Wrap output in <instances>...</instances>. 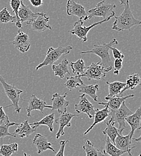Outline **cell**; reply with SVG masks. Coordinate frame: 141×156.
I'll return each instance as SVG.
<instances>
[{"label":"cell","instance_id":"obj_1","mask_svg":"<svg viewBox=\"0 0 141 156\" xmlns=\"http://www.w3.org/2000/svg\"><path fill=\"white\" fill-rule=\"evenodd\" d=\"M124 9L121 15L115 16V20L114 22L112 30L117 31L130 30L131 28L135 25H140L141 22L134 18L133 13L129 5V0H125Z\"/></svg>","mask_w":141,"mask_h":156},{"label":"cell","instance_id":"obj_2","mask_svg":"<svg viewBox=\"0 0 141 156\" xmlns=\"http://www.w3.org/2000/svg\"><path fill=\"white\" fill-rule=\"evenodd\" d=\"M118 44V41L113 39L108 43H103L101 45L95 44L91 51L81 52V54H93L100 57V64L109 72L112 69V62L109 54L111 46H114Z\"/></svg>","mask_w":141,"mask_h":156},{"label":"cell","instance_id":"obj_3","mask_svg":"<svg viewBox=\"0 0 141 156\" xmlns=\"http://www.w3.org/2000/svg\"><path fill=\"white\" fill-rule=\"evenodd\" d=\"M0 82L1 83L4 88L6 96L8 97L12 103L11 105L8 106L7 107H10L12 106L14 107L15 113H17V114L20 113L21 108L19 105V101L21 100L23 101H28V100H25L20 98V94L23 93V91L15 87L14 83L12 85L7 83L5 80L4 79V78H3L1 75H0Z\"/></svg>","mask_w":141,"mask_h":156},{"label":"cell","instance_id":"obj_4","mask_svg":"<svg viewBox=\"0 0 141 156\" xmlns=\"http://www.w3.org/2000/svg\"><path fill=\"white\" fill-rule=\"evenodd\" d=\"M116 8V5L114 4H109L104 0L98 2L96 7L88 10L89 15L83 19V21H87L93 17H102L103 20L106 19L111 15H115L114 9Z\"/></svg>","mask_w":141,"mask_h":156},{"label":"cell","instance_id":"obj_5","mask_svg":"<svg viewBox=\"0 0 141 156\" xmlns=\"http://www.w3.org/2000/svg\"><path fill=\"white\" fill-rule=\"evenodd\" d=\"M72 49L73 48L70 46H66L65 47L59 46L57 48H49L46 53L45 58L36 67V70H38L44 66L52 65L60 58L62 55L69 54Z\"/></svg>","mask_w":141,"mask_h":156},{"label":"cell","instance_id":"obj_6","mask_svg":"<svg viewBox=\"0 0 141 156\" xmlns=\"http://www.w3.org/2000/svg\"><path fill=\"white\" fill-rule=\"evenodd\" d=\"M132 114L133 112L126 106L125 101L122 102L121 106L117 110L110 111V119L112 122L118 124V133L120 135H122L123 130L127 127L125 119Z\"/></svg>","mask_w":141,"mask_h":156},{"label":"cell","instance_id":"obj_7","mask_svg":"<svg viewBox=\"0 0 141 156\" xmlns=\"http://www.w3.org/2000/svg\"><path fill=\"white\" fill-rule=\"evenodd\" d=\"M115 16V15H111L105 20H103L99 22L93 23L92 25L88 27H83V21L82 20H79L74 23L73 28L69 31V33L72 35L76 36L78 39L83 41V42H86L87 41V34L91 28L97 25H100L102 23L108 22L111 19V18Z\"/></svg>","mask_w":141,"mask_h":156},{"label":"cell","instance_id":"obj_8","mask_svg":"<svg viewBox=\"0 0 141 156\" xmlns=\"http://www.w3.org/2000/svg\"><path fill=\"white\" fill-rule=\"evenodd\" d=\"M109 71L100 64V61L93 62L87 68L81 77H85L88 80H104Z\"/></svg>","mask_w":141,"mask_h":156},{"label":"cell","instance_id":"obj_9","mask_svg":"<svg viewBox=\"0 0 141 156\" xmlns=\"http://www.w3.org/2000/svg\"><path fill=\"white\" fill-rule=\"evenodd\" d=\"M80 101L75 105V109L78 114H85L90 119L93 118L96 112L94 106L87 99L85 94L79 96Z\"/></svg>","mask_w":141,"mask_h":156},{"label":"cell","instance_id":"obj_10","mask_svg":"<svg viewBox=\"0 0 141 156\" xmlns=\"http://www.w3.org/2000/svg\"><path fill=\"white\" fill-rule=\"evenodd\" d=\"M67 94V93H65L64 95L61 96L59 93H56L52 95L51 98L52 101V111L56 110L60 114L67 112V108L70 105V101L65 100Z\"/></svg>","mask_w":141,"mask_h":156},{"label":"cell","instance_id":"obj_11","mask_svg":"<svg viewBox=\"0 0 141 156\" xmlns=\"http://www.w3.org/2000/svg\"><path fill=\"white\" fill-rule=\"evenodd\" d=\"M28 105L26 108L28 117H31V111L33 110L39 111L43 114H44V109L45 108H52V106L48 105L46 101L43 100H41L40 98H37L36 95L32 94L29 100H28Z\"/></svg>","mask_w":141,"mask_h":156},{"label":"cell","instance_id":"obj_12","mask_svg":"<svg viewBox=\"0 0 141 156\" xmlns=\"http://www.w3.org/2000/svg\"><path fill=\"white\" fill-rule=\"evenodd\" d=\"M49 19V17H48L44 12H39L37 18L28 25L31 26V28L33 31L37 32H43L47 29L51 30L52 27L48 23Z\"/></svg>","mask_w":141,"mask_h":156},{"label":"cell","instance_id":"obj_13","mask_svg":"<svg viewBox=\"0 0 141 156\" xmlns=\"http://www.w3.org/2000/svg\"><path fill=\"white\" fill-rule=\"evenodd\" d=\"M12 43L17 49L22 53L27 52L31 46L29 36L26 33H24L20 30L18 31V33Z\"/></svg>","mask_w":141,"mask_h":156},{"label":"cell","instance_id":"obj_14","mask_svg":"<svg viewBox=\"0 0 141 156\" xmlns=\"http://www.w3.org/2000/svg\"><path fill=\"white\" fill-rule=\"evenodd\" d=\"M78 117L79 115L67 112L61 114L58 118L55 120L56 123L59 125L58 130L56 134L57 139H58L61 136L64 135V128L65 127H71V120L73 117Z\"/></svg>","mask_w":141,"mask_h":156},{"label":"cell","instance_id":"obj_15","mask_svg":"<svg viewBox=\"0 0 141 156\" xmlns=\"http://www.w3.org/2000/svg\"><path fill=\"white\" fill-rule=\"evenodd\" d=\"M67 14L69 16H77L79 20H83L87 16L85 7L74 0H68L67 2Z\"/></svg>","mask_w":141,"mask_h":156},{"label":"cell","instance_id":"obj_16","mask_svg":"<svg viewBox=\"0 0 141 156\" xmlns=\"http://www.w3.org/2000/svg\"><path fill=\"white\" fill-rule=\"evenodd\" d=\"M141 108H139L135 113H133L125 119V122H127L131 128V131L130 132V140L131 142L135 132L137 130H141Z\"/></svg>","mask_w":141,"mask_h":156},{"label":"cell","instance_id":"obj_17","mask_svg":"<svg viewBox=\"0 0 141 156\" xmlns=\"http://www.w3.org/2000/svg\"><path fill=\"white\" fill-rule=\"evenodd\" d=\"M33 144L36 145L37 148V153L39 154H41L47 150H50L55 153V149L52 147V144L49 142L46 137L41 133L36 135L33 139Z\"/></svg>","mask_w":141,"mask_h":156},{"label":"cell","instance_id":"obj_18","mask_svg":"<svg viewBox=\"0 0 141 156\" xmlns=\"http://www.w3.org/2000/svg\"><path fill=\"white\" fill-rule=\"evenodd\" d=\"M39 15V12L34 13L28 5L23 4V1L21 2L20 7L18 10V17L20 22H26L27 25L36 20Z\"/></svg>","mask_w":141,"mask_h":156},{"label":"cell","instance_id":"obj_19","mask_svg":"<svg viewBox=\"0 0 141 156\" xmlns=\"http://www.w3.org/2000/svg\"><path fill=\"white\" fill-rule=\"evenodd\" d=\"M131 144L132 142L130 140V133L125 136L120 135L118 133L115 140V145L117 148L127 153L129 156H132L131 151L132 149L135 148V147L134 146L131 148Z\"/></svg>","mask_w":141,"mask_h":156},{"label":"cell","instance_id":"obj_20","mask_svg":"<svg viewBox=\"0 0 141 156\" xmlns=\"http://www.w3.org/2000/svg\"><path fill=\"white\" fill-rule=\"evenodd\" d=\"M135 96L133 94H130L125 96H121V97H105V99L108 100V102H99L98 103L99 105H104L109 108L110 111H116L120 108L123 101H124L126 99L129 98H133Z\"/></svg>","mask_w":141,"mask_h":156},{"label":"cell","instance_id":"obj_21","mask_svg":"<svg viewBox=\"0 0 141 156\" xmlns=\"http://www.w3.org/2000/svg\"><path fill=\"white\" fill-rule=\"evenodd\" d=\"M109 115H110V110L106 106H104V108L101 110L99 109H96V112L94 115V122L92 124V125L84 132L83 134L85 135L88 134L96 125L104 121L105 119L108 118V117H109Z\"/></svg>","mask_w":141,"mask_h":156},{"label":"cell","instance_id":"obj_22","mask_svg":"<svg viewBox=\"0 0 141 156\" xmlns=\"http://www.w3.org/2000/svg\"><path fill=\"white\" fill-rule=\"evenodd\" d=\"M37 130V128L31 127L28 120H25L22 122L19 123L18 125V128L15 130L13 133L15 135H18L21 138H24L25 137L29 136Z\"/></svg>","mask_w":141,"mask_h":156},{"label":"cell","instance_id":"obj_23","mask_svg":"<svg viewBox=\"0 0 141 156\" xmlns=\"http://www.w3.org/2000/svg\"><path fill=\"white\" fill-rule=\"evenodd\" d=\"M9 22L15 23L16 26L18 28H22V25L20 20L17 19L16 16L11 15L6 7H4L0 11V23H7Z\"/></svg>","mask_w":141,"mask_h":156},{"label":"cell","instance_id":"obj_24","mask_svg":"<svg viewBox=\"0 0 141 156\" xmlns=\"http://www.w3.org/2000/svg\"><path fill=\"white\" fill-rule=\"evenodd\" d=\"M141 78L139 75V74H132L129 76H128L126 79V82H125V86L121 91L120 94L117 97H121L122 96V93L125 91L126 90H135V88L138 85H141Z\"/></svg>","mask_w":141,"mask_h":156},{"label":"cell","instance_id":"obj_25","mask_svg":"<svg viewBox=\"0 0 141 156\" xmlns=\"http://www.w3.org/2000/svg\"><path fill=\"white\" fill-rule=\"evenodd\" d=\"M99 90V86L97 84L96 85H85L83 83L79 87V92L83 94L88 95L92 98L95 101H98V96H97V92Z\"/></svg>","mask_w":141,"mask_h":156},{"label":"cell","instance_id":"obj_26","mask_svg":"<svg viewBox=\"0 0 141 156\" xmlns=\"http://www.w3.org/2000/svg\"><path fill=\"white\" fill-rule=\"evenodd\" d=\"M86 153V156H108L104 152L103 148H96L94 144L89 140H87L82 147Z\"/></svg>","mask_w":141,"mask_h":156},{"label":"cell","instance_id":"obj_27","mask_svg":"<svg viewBox=\"0 0 141 156\" xmlns=\"http://www.w3.org/2000/svg\"><path fill=\"white\" fill-rule=\"evenodd\" d=\"M55 114L51 113V114L43 118L41 121L38 122H34L33 123L30 124V125L35 128H37L41 125H44L48 127V129L51 132H53L54 123L55 122Z\"/></svg>","mask_w":141,"mask_h":156},{"label":"cell","instance_id":"obj_28","mask_svg":"<svg viewBox=\"0 0 141 156\" xmlns=\"http://www.w3.org/2000/svg\"><path fill=\"white\" fill-rule=\"evenodd\" d=\"M68 61L66 58L64 59L60 63L55 65L52 64V69L55 73V76H58L61 79L64 78L65 74L70 75L68 69Z\"/></svg>","mask_w":141,"mask_h":156},{"label":"cell","instance_id":"obj_29","mask_svg":"<svg viewBox=\"0 0 141 156\" xmlns=\"http://www.w3.org/2000/svg\"><path fill=\"white\" fill-rule=\"evenodd\" d=\"M106 84L109 87V94L108 97H116L118 96L121 91L125 86V83L119 81H115L113 82H106Z\"/></svg>","mask_w":141,"mask_h":156},{"label":"cell","instance_id":"obj_30","mask_svg":"<svg viewBox=\"0 0 141 156\" xmlns=\"http://www.w3.org/2000/svg\"><path fill=\"white\" fill-rule=\"evenodd\" d=\"M106 127L103 131V133L109 138L111 142L115 145V140L118 134V129L115 127V122H112L110 119L109 121H106Z\"/></svg>","mask_w":141,"mask_h":156},{"label":"cell","instance_id":"obj_31","mask_svg":"<svg viewBox=\"0 0 141 156\" xmlns=\"http://www.w3.org/2000/svg\"><path fill=\"white\" fill-rule=\"evenodd\" d=\"M103 150L107 155L110 156H121L122 154L126 153L117 148L115 145L111 142V140L108 136L106 137V144Z\"/></svg>","mask_w":141,"mask_h":156},{"label":"cell","instance_id":"obj_32","mask_svg":"<svg viewBox=\"0 0 141 156\" xmlns=\"http://www.w3.org/2000/svg\"><path fill=\"white\" fill-rule=\"evenodd\" d=\"M70 65L75 76L81 77L86 70V66L82 58L79 59L76 62H71Z\"/></svg>","mask_w":141,"mask_h":156},{"label":"cell","instance_id":"obj_33","mask_svg":"<svg viewBox=\"0 0 141 156\" xmlns=\"http://www.w3.org/2000/svg\"><path fill=\"white\" fill-rule=\"evenodd\" d=\"M18 150V144L13 143L9 145H1L0 147V154L2 156H11L16 153Z\"/></svg>","mask_w":141,"mask_h":156},{"label":"cell","instance_id":"obj_34","mask_svg":"<svg viewBox=\"0 0 141 156\" xmlns=\"http://www.w3.org/2000/svg\"><path fill=\"white\" fill-rule=\"evenodd\" d=\"M66 79L67 80L64 83V86L69 91H72L78 87H80L83 83L80 76H70Z\"/></svg>","mask_w":141,"mask_h":156},{"label":"cell","instance_id":"obj_35","mask_svg":"<svg viewBox=\"0 0 141 156\" xmlns=\"http://www.w3.org/2000/svg\"><path fill=\"white\" fill-rule=\"evenodd\" d=\"M19 123L15 122H10L8 124H0V138L2 139L4 137L7 136H11L13 137H16V135L14 133H10L9 131V129L10 126H18Z\"/></svg>","mask_w":141,"mask_h":156},{"label":"cell","instance_id":"obj_36","mask_svg":"<svg viewBox=\"0 0 141 156\" xmlns=\"http://www.w3.org/2000/svg\"><path fill=\"white\" fill-rule=\"evenodd\" d=\"M23 1V0H10V4L12 9V11L15 13L16 17L19 20H20L18 17V10L20 7L21 2Z\"/></svg>","mask_w":141,"mask_h":156},{"label":"cell","instance_id":"obj_37","mask_svg":"<svg viewBox=\"0 0 141 156\" xmlns=\"http://www.w3.org/2000/svg\"><path fill=\"white\" fill-rule=\"evenodd\" d=\"M9 122V117L4 111L2 106H0V124H8Z\"/></svg>","mask_w":141,"mask_h":156},{"label":"cell","instance_id":"obj_38","mask_svg":"<svg viewBox=\"0 0 141 156\" xmlns=\"http://www.w3.org/2000/svg\"><path fill=\"white\" fill-rule=\"evenodd\" d=\"M110 49L112 52L113 56H114V58H115V59H123L124 58V54L121 52L120 51H119L118 49H117L115 47L111 46Z\"/></svg>","mask_w":141,"mask_h":156},{"label":"cell","instance_id":"obj_39","mask_svg":"<svg viewBox=\"0 0 141 156\" xmlns=\"http://www.w3.org/2000/svg\"><path fill=\"white\" fill-rule=\"evenodd\" d=\"M69 141L68 140H61L60 142V149L58 153L55 154V156H64V150H65V147L66 144L69 142Z\"/></svg>","mask_w":141,"mask_h":156},{"label":"cell","instance_id":"obj_40","mask_svg":"<svg viewBox=\"0 0 141 156\" xmlns=\"http://www.w3.org/2000/svg\"><path fill=\"white\" fill-rule=\"evenodd\" d=\"M122 67V59H116L114 61V69L120 72Z\"/></svg>","mask_w":141,"mask_h":156},{"label":"cell","instance_id":"obj_41","mask_svg":"<svg viewBox=\"0 0 141 156\" xmlns=\"http://www.w3.org/2000/svg\"><path fill=\"white\" fill-rule=\"evenodd\" d=\"M29 1L31 5L34 7H41L43 4V0H28Z\"/></svg>","mask_w":141,"mask_h":156},{"label":"cell","instance_id":"obj_42","mask_svg":"<svg viewBox=\"0 0 141 156\" xmlns=\"http://www.w3.org/2000/svg\"><path fill=\"white\" fill-rule=\"evenodd\" d=\"M141 136L139 137L138 138H136V139H132V140H134L136 142H141Z\"/></svg>","mask_w":141,"mask_h":156},{"label":"cell","instance_id":"obj_43","mask_svg":"<svg viewBox=\"0 0 141 156\" xmlns=\"http://www.w3.org/2000/svg\"><path fill=\"white\" fill-rule=\"evenodd\" d=\"M118 1H120V4L122 5V4H124V2H125V0H118Z\"/></svg>","mask_w":141,"mask_h":156},{"label":"cell","instance_id":"obj_44","mask_svg":"<svg viewBox=\"0 0 141 156\" xmlns=\"http://www.w3.org/2000/svg\"><path fill=\"white\" fill-rule=\"evenodd\" d=\"M114 74H115V75H119V73H120V72H118V71H117V70H114Z\"/></svg>","mask_w":141,"mask_h":156},{"label":"cell","instance_id":"obj_45","mask_svg":"<svg viewBox=\"0 0 141 156\" xmlns=\"http://www.w3.org/2000/svg\"><path fill=\"white\" fill-rule=\"evenodd\" d=\"M23 155L24 156H31L30 155H29V156H28L27 154H26V153H23Z\"/></svg>","mask_w":141,"mask_h":156},{"label":"cell","instance_id":"obj_46","mask_svg":"<svg viewBox=\"0 0 141 156\" xmlns=\"http://www.w3.org/2000/svg\"><path fill=\"white\" fill-rule=\"evenodd\" d=\"M138 156H141V154H139V155Z\"/></svg>","mask_w":141,"mask_h":156}]
</instances>
